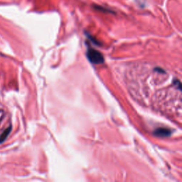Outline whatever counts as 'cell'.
<instances>
[{"label":"cell","instance_id":"cell-1","mask_svg":"<svg viewBox=\"0 0 182 182\" xmlns=\"http://www.w3.org/2000/svg\"><path fill=\"white\" fill-rule=\"evenodd\" d=\"M88 58L93 63H101L103 62V56L93 49H90L88 51Z\"/></svg>","mask_w":182,"mask_h":182},{"label":"cell","instance_id":"cell-2","mask_svg":"<svg viewBox=\"0 0 182 182\" xmlns=\"http://www.w3.org/2000/svg\"><path fill=\"white\" fill-rule=\"evenodd\" d=\"M11 131L12 126L9 127H7L6 130H5V131H3V132L1 134V135H0V144H2V143L7 140V137L9 135L10 132H11Z\"/></svg>","mask_w":182,"mask_h":182},{"label":"cell","instance_id":"cell-3","mask_svg":"<svg viewBox=\"0 0 182 182\" xmlns=\"http://www.w3.org/2000/svg\"><path fill=\"white\" fill-rule=\"evenodd\" d=\"M161 133H163V136H166L169 134V130H167L166 129H162V130H157V134L158 135H160Z\"/></svg>","mask_w":182,"mask_h":182},{"label":"cell","instance_id":"cell-4","mask_svg":"<svg viewBox=\"0 0 182 182\" xmlns=\"http://www.w3.org/2000/svg\"><path fill=\"white\" fill-rule=\"evenodd\" d=\"M4 117V112L2 110H0V122L2 120V118Z\"/></svg>","mask_w":182,"mask_h":182}]
</instances>
